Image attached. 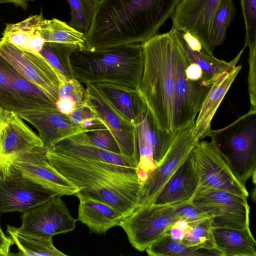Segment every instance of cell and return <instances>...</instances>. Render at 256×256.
Here are the masks:
<instances>
[{"mask_svg": "<svg viewBox=\"0 0 256 256\" xmlns=\"http://www.w3.org/2000/svg\"><path fill=\"white\" fill-rule=\"evenodd\" d=\"M78 48L74 44L45 42L39 53L54 68L59 81H63L76 78L70 56Z\"/></svg>", "mask_w": 256, "mask_h": 256, "instance_id": "obj_29", "label": "cell"}, {"mask_svg": "<svg viewBox=\"0 0 256 256\" xmlns=\"http://www.w3.org/2000/svg\"><path fill=\"white\" fill-rule=\"evenodd\" d=\"M150 256H222L218 252L188 246L172 238L168 233L146 250Z\"/></svg>", "mask_w": 256, "mask_h": 256, "instance_id": "obj_30", "label": "cell"}, {"mask_svg": "<svg viewBox=\"0 0 256 256\" xmlns=\"http://www.w3.org/2000/svg\"><path fill=\"white\" fill-rule=\"evenodd\" d=\"M136 127L139 154L136 172L139 180L143 183L162 162L176 132L158 127L148 108Z\"/></svg>", "mask_w": 256, "mask_h": 256, "instance_id": "obj_14", "label": "cell"}, {"mask_svg": "<svg viewBox=\"0 0 256 256\" xmlns=\"http://www.w3.org/2000/svg\"><path fill=\"white\" fill-rule=\"evenodd\" d=\"M50 20L42 13L15 24H8L2 38L23 50L39 53L46 42Z\"/></svg>", "mask_w": 256, "mask_h": 256, "instance_id": "obj_20", "label": "cell"}, {"mask_svg": "<svg viewBox=\"0 0 256 256\" xmlns=\"http://www.w3.org/2000/svg\"><path fill=\"white\" fill-rule=\"evenodd\" d=\"M85 92L84 86L76 78L60 82L58 97H70L76 102L78 106L84 104Z\"/></svg>", "mask_w": 256, "mask_h": 256, "instance_id": "obj_38", "label": "cell"}, {"mask_svg": "<svg viewBox=\"0 0 256 256\" xmlns=\"http://www.w3.org/2000/svg\"><path fill=\"white\" fill-rule=\"evenodd\" d=\"M0 106L18 116L56 107L45 91L26 79L0 54Z\"/></svg>", "mask_w": 256, "mask_h": 256, "instance_id": "obj_6", "label": "cell"}, {"mask_svg": "<svg viewBox=\"0 0 256 256\" xmlns=\"http://www.w3.org/2000/svg\"><path fill=\"white\" fill-rule=\"evenodd\" d=\"M34 0H0V4L12 3L16 6H20L26 10L28 2Z\"/></svg>", "mask_w": 256, "mask_h": 256, "instance_id": "obj_43", "label": "cell"}, {"mask_svg": "<svg viewBox=\"0 0 256 256\" xmlns=\"http://www.w3.org/2000/svg\"><path fill=\"white\" fill-rule=\"evenodd\" d=\"M216 244L224 256H256V242L249 228H212Z\"/></svg>", "mask_w": 256, "mask_h": 256, "instance_id": "obj_26", "label": "cell"}, {"mask_svg": "<svg viewBox=\"0 0 256 256\" xmlns=\"http://www.w3.org/2000/svg\"><path fill=\"white\" fill-rule=\"evenodd\" d=\"M242 68L238 65L218 76L214 80L194 123V136L200 140L206 137L211 130L212 118L222 100Z\"/></svg>", "mask_w": 256, "mask_h": 256, "instance_id": "obj_22", "label": "cell"}, {"mask_svg": "<svg viewBox=\"0 0 256 256\" xmlns=\"http://www.w3.org/2000/svg\"><path fill=\"white\" fill-rule=\"evenodd\" d=\"M76 78L81 83H110L137 89L142 76V44L106 49L76 48L70 56Z\"/></svg>", "mask_w": 256, "mask_h": 256, "instance_id": "obj_4", "label": "cell"}, {"mask_svg": "<svg viewBox=\"0 0 256 256\" xmlns=\"http://www.w3.org/2000/svg\"><path fill=\"white\" fill-rule=\"evenodd\" d=\"M194 123L176 132L162 162L142 183L140 206L152 203L166 181L200 141L193 134Z\"/></svg>", "mask_w": 256, "mask_h": 256, "instance_id": "obj_12", "label": "cell"}, {"mask_svg": "<svg viewBox=\"0 0 256 256\" xmlns=\"http://www.w3.org/2000/svg\"><path fill=\"white\" fill-rule=\"evenodd\" d=\"M47 158L78 192L106 203L124 218L140 206L142 183L136 168L46 150Z\"/></svg>", "mask_w": 256, "mask_h": 256, "instance_id": "obj_3", "label": "cell"}, {"mask_svg": "<svg viewBox=\"0 0 256 256\" xmlns=\"http://www.w3.org/2000/svg\"><path fill=\"white\" fill-rule=\"evenodd\" d=\"M246 27V46H256V0H240Z\"/></svg>", "mask_w": 256, "mask_h": 256, "instance_id": "obj_36", "label": "cell"}, {"mask_svg": "<svg viewBox=\"0 0 256 256\" xmlns=\"http://www.w3.org/2000/svg\"><path fill=\"white\" fill-rule=\"evenodd\" d=\"M86 141L98 148L116 154H121L119 146L108 128L82 132Z\"/></svg>", "mask_w": 256, "mask_h": 256, "instance_id": "obj_35", "label": "cell"}, {"mask_svg": "<svg viewBox=\"0 0 256 256\" xmlns=\"http://www.w3.org/2000/svg\"><path fill=\"white\" fill-rule=\"evenodd\" d=\"M18 116L37 129L43 146L46 150L52 148L60 140L82 132L69 116L60 112L56 107L28 112Z\"/></svg>", "mask_w": 256, "mask_h": 256, "instance_id": "obj_18", "label": "cell"}, {"mask_svg": "<svg viewBox=\"0 0 256 256\" xmlns=\"http://www.w3.org/2000/svg\"><path fill=\"white\" fill-rule=\"evenodd\" d=\"M180 0H99L84 48L142 44L158 34Z\"/></svg>", "mask_w": 256, "mask_h": 256, "instance_id": "obj_2", "label": "cell"}, {"mask_svg": "<svg viewBox=\"0 0 256 256\" xmlns=\"http://www.w3.org/2000/svg\"><path fill=\"white\" fill-rule=\"evenodd\" d=\"M46 152L44 147H37L6 159L14 170L59 196L75 194L80 189L52 165Z\"/></svg>", "mask_w": 256, "mask_h": 256, "instance_id": "obj_15", "label": "cell"}, {"mask_svg": "<svg viewBox=\"0 0 256 256\" xmlns=\"http://www.w3.org/2000/svg\"><path fill=\"white\" fill-rule=\"evenodd\" d=\"M190 246H198L219 252H223L217 247L212 234V219H208L196 224L189 226L184 230L180 240Z\"/></svg>", "mask_w": 256, "mask_h": 256, "instance_id": "obj_32", "label": "cell"}, {"mask_svg": "<svg viewBox=\"0 0 256 256\" xmlns=\"http://www.w3.org/2000/svg\"><path fill=\"white\" fill-rule=\"evenodd\" d=\"M72 122L78 127L84 120L95 116L90 108L84 102L68 115Z\"/></svg>", "mask_w": 256, "mask_h": 256, "instance_id": "obj_39", "label": "cell"}, {"mask_svg": "<svg viewBox=\"0 0 256 256\" xmlns=\"http://www.w3.org/2000/svg\"><path fill=\"white\" fill-rule=\"evenodd\" d=\"M6 162V160L5 158L0 156V176L2 174V172L4 169ZM0 234L2 235H4L3 231L2 230L1 226H0Z\"/></svg>", "mask_w": 256, "mask_h": 256, "instance_id": "obj_44", "label": "cell"}, {"mask_svg": "<svg viewBox=\"0 0 256 256\" xmlns=\"http://www.w3.org/2000/svg\"><path fill=\"white\" fill-rule=\"evenodd\" d=\"M56 105L60 112L66 115L72 113L78 106L76 102L68 96L58 97Z\"/></svg>", "mask_w": 256, "mask_h": 256, "instance_id": "obj_40", "label": "cell"}, {"mask_svg": "<svg viewBox=\"0 0 256 256\" xmlns=\"http://www.w3.org/2000/svg\"><path fill=\"white\" fill-rule=\"evenodd\" d=\"M198 176L192 151L166 181L151 204L174 206L191 200L198 188Z\"/></svg>", "mask_w": 256, "mask_h": 256, "instance_id": "obj_19", "label": "cell"}, {"mask_svg": "<svg viewBox=\"0 0 256 256\" xmlns=\"http://www.w3.org/2000/svg\"><path fill=\"white\" fill-rule=\"evenodd\" d=\"M90 0L92 2V3L94 4V6H96L98 4L99 0Z\"/></svg>", "mask_w": 256, "mask_h": 256, "instance_id": "obj_45", "label": "cell"}, {"mask_svg": "<svg viewBox=\"0 0 256 256\" xmlns=\"http://www.w3.org/2000/svg\"><path fill=\"white\" fill-rule=\"evenodd\" d=\"M37 147H44L40 136L14 113L0 133V156L6 158Z\"/></svg>", "mask_w": 256, "mask_h": 256, "instance_id": "obj_24", "label": "cell"}, {"mask_svg": "<svg viewBox=\"0 0 256 256\" xmlns=\"http://www.w3.org/2000/svg\"><path fill=\"white\" fill-rule=\"evenodd\" d=\"M50 149L67 155L130 168H136L138 164V162L132 158L122 154L110 152L90 144L84 139L82 132L60 140Z\"/></svg>", "mask_w": 256, "mask_h": 256, "instance_id": "obj_23", "label": "cell"}, {"mask_svg": "<svg viewBox=\"0 0 256 256\" xmlns=\"http://www.w3.org/2000/svg\"><path fill=\"white\" fill-rule=\"evenodd\" d=\"M21 219L20 230L44 238L71 232L76 222L60 196H53L23 212Z\"/></svg>", "mask_w": 256, "mask_h": 256, "instance_id": "obj_16", "label": "cell"}, {"mask_svg": "<svg viewBox=\"0 0 256 256\" xmlns=\"http://www.w3.org/2000/svg\"><path fill=\"white\" fill-rule=\"evenodd\" d=\"M220 0H180L172 16V29L184 32L196 38L202 50L213 56L210 33Z\"/></svg>", "mask_w": 256, "mask_h": 256, "instance_id": "obj_13", "label": "cell"}, {"mask_svg": "<svg viewBox=\"0 0 256 256\" xmlns=\"http://www.w3.org/2000/svg\"><path fill=\"white\" fill-rule=\"evenodd\" d=\"M248 198L217 189H198L191 200L212 217V228L242 229L250 227Z\"/></svg>", "mask_w": 256, "mask_h": 256, "instance_id": "obj_9", "label": "cell"}, {"mask_svg": "<svg viewBox=\"0 0 256 256\" xmlns=\"http://www.w3.org/2000/svg\"><path fill=\"white\" fill-rule=\"evenodd\" d=\"M192 153L198 176V189H217L248 197L245 185L237 179L212 140L199 141Z\"/></svg>", "mask_w": 256, "mask_h": 256, "instance_id": "obj_8", "label": "cell"}, {"mask_svg": "<svg viewBox=\"0 0 256 256\" xmlns=\"http://www.w3.org/2000/svg\"><path fill=\"white\" fill-rule=\"evenodd\" d=\"M179 220L172 206L146 204L140 206L120 226L131 245L142 252L167 234Z\"/></svg>", "mask_w": 256, "mask_h": 256, "instance_id": "obj_7", "label": "cell"}, {"mask_svg": "<svg viewBox=\"0 0 256 256\" xmlns=\"http://www.w3.org/2000/svg\"><path fill=\"white\" fill-rule=\"evenodd\" d=\"M0 54L22 76L42 89L56 102L58 97V76L40 53L23 50L2 38Z\"/></svg>", "mask_w": 256, "mask_h": 256, "instance_id": "obj_17", "label": "cell"}, {"mask_svg": "<svg viewBox=\"0 0 256 256\" xmlns=\"http://www.w3.org/2000/svg\"><path fill=\"white\" fill-rule=\"evenodd\" d=\"M14 112L8 111L0 106V133L4 126L12 118Z\"/></svg>", "mask_w": 256, "mask_h": 256, "instance_id": "obj_42", "label": "cell"}, {"mask_svg": "<svg viewBox=\"0 0 256 256\" xmlns=\"http://www.w3.org/2000/svg\"><path fill=\"white\" fill-rule=\"evenodd\" d=\"M237 179L245 185L256 176V110L250 109L230 124L208 132Z\"/></svg>", "mask_w": 256, "mask_h": 256, "instance_id": "obj_5", "label": "cell"}, {"mask_svg": "<svg viewBox=\"0 0 256 256\" xmlns=\"http://www.w3.org/2000/svg\"><path fill=\"white\" fill-rule=\"evenodd\" d=\"M180 220L192 226L212 217L196 206L192 200L186 201L172 206Z\"/></svg>", "mask_w": 256, "mask_h": 256, "instance_id": "obj_37", "label": "cell"}, {"mask_svg": "<svg viewBox=\"0 0 256 256\" xmlns=\"http://www.w3.org/2000/svg\"><path fill=\"white\" fill-rule=\"evenodd\" d=\"M46 42L74 44L84 48V34L68 24L56 18L50 20Z\"/></svg>", "mask_w": 256, "mask_h": 256, "instance_id": "obj_33", "label": "cell"}, {"mask_svg": "<svg viewBox=\"0 0 256 256\" xmlns=\"http://www.w3.org/2000/svg\"><path fill=\"white\" fill-rule=\"evenodd\" d=\"M71 10V19L68 24L86 34L92 24L94 6L90 0H66Z\"/></svg>", "mask_w": 256, "mask_h": 256, "instance_id": "obj_34", "label": "cell"}, {"mask_svg": "<svg viewBox=\"0 0 256 256\" xmlns=\"http://www.w3.org/2000/svg\"><path fill=\"white\" fill-rule=\"evenodd\" d=\"M56 196L59 195L16 170L6 160L0 176V212L23 213Z\"/></svg>", "mask_w": 256, "mask_h": 256, "instance_id": "obj_10", "label": "cell"}, {"mask_svg": "<svg viewBox=\"0 0 256 256\" xmlns=\"http://www.w3.org/2000/svg\"><path fill=\"white\" fill-rule=\"evenodd\" d=\"M80 204L78 220L94 233L102 234L113 227L120 226L123 215L110 205L79 192L75 194Z\"/></svg>", "mask_w": 256, "mask_h": 256, "instance_id": "obj_21", "label": "cell"}, {"mask_svg": "<svg viewBox=\"0 0 256 256\" xmlns=\"http://www.w3.org/2000/svg\"><path fill=\"white\" fill-rule=\"evenodd\" d=\"M93 84L118 112L136 126L148 110L145 101L136 89L110 83Z\"/></svg>", "mask_w": 256, "mask_h": 256, "instance_id": "obj_25", "label": "cell"}, {"mask_svg": "<svg viewBox=\"0 0 256 256\" xmlns=\"http://www.w3.org/2000/svg\"><path fill=\"white\" fill-rule=\"evenodd\" d=\"M171 30L180 44L188 60L199 66L204 72L214 80L220 74L230 72L236 66L246 47L244 45L243 48L233 60L230 62H226L219 60L214 56L207 54L202 49L192 48L186 39L183 32Z\"/></svg>", "mask_w": 256, "mask_h": 256, "instance_id": "obj_27", "label": "cell"}, {"mask_svg": "<svg viewBox=\"0 0 256 256\" xmlns=\"http://www.w3.org/2000/svg\"><path fill=\"white\" fill-rule=\"evenodd\" d=\"M142 44L144 70L136 90L158 127L177 132L194 122L212 84L188 76L190 61L172 30Z\"/></svg>", "mask_w": 256, "mask_h": 256, "instance_id": "obj_1", "label": "cell"}, {"mask_svg": "<svg viewBox=\"0 0 256 256\" xmlns=\"http://www.w3.org/2000/svg\"><path fill=\"white\" fill-rule=\"evenodd\" d=\"M86 86L85 103L112 132L121 154L138 162L136 126L118 112L93 84H87Z\"/></svg>", "mask_w": 256, "mask_h": 256, "instance_id": "obj_11", "label": "cell"}, {"mask_svg": "<svg viewBox=\"0 0 256 256\" xmlns=\"http://www.w3.org/2000/svg\"><path fill=\"white\" fill-rule=\"evenodd\" d=\"M14 242L10 238L0 234V256H8Z\"/></svg>", "mask_w": 256, "mask_h": 256, "instance_id": "obj_41", "label": "cell"}, {"mask_svg": "<svg viewBox=\"0 0 256 256\" xmlns=\"http://www.w3.org/2000/svg\"><path fill=\"white\" fill-rule=\"evenodd\" d=\"M6 232L20 252V255L33 256H66L54 245L52 238L40 237L7 226Z\"/></svg>", "mask_w": 256, "mask_h": 256, "instance_id": "obj_28", "label": "cell"}, {"mask_svg": "<svg viewBox=\"0 0 256 256\" xmlns=\"http://www.w3.org/2000/svg\"><path fill=\"white\" fill-rule=\"evenodd\" d=\"M236 12L233 0H220L214 16L210 33V43L214 50L224 42L226 30Z\"/></svg>", "mask_w": 256, "mask_h": 256, "instance_id": "obj_31", "label": "cell"}]
</instances>
